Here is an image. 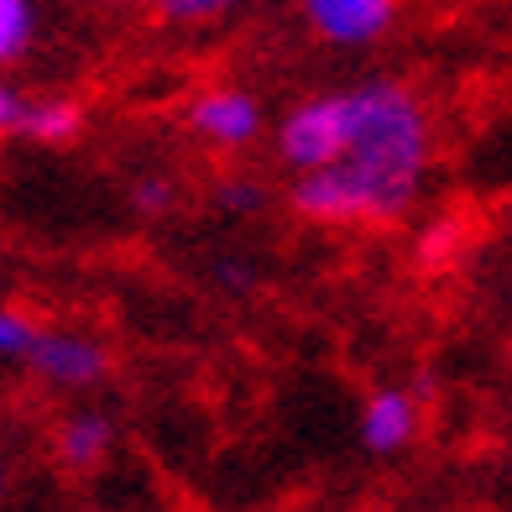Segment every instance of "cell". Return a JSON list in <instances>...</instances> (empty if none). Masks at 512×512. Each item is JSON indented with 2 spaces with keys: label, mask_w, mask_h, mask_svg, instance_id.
<instances>
[{
  "label": "cell",
  "mask_w": 512,
  "mask_h": 512,
  "mask_svg": "<svg viewBox=\"0 0 512 512\" xmlns=\"http://www.w3.org/2000/svg\"><path fill=\"white\" fill-rule=\"evenodd\" d=\"M42 345V324L21 309H0V361H32Z\"/></svg>",
  "instance_id": "10"
},
{
  "label": "cell",
  "mask_w": 512,
  "mask_h": 512,
  "mask_svg": "<svg viewBox=\"0 0 512 512\" xmlns=\"http://www.w3.org/2000/svg\"><path fill=\"white\" fill-rule=\"evenodd\" d=\"M21 115H27V100L0 79V131H21Z\"/></svg>",
  "instance_id": "13"
},
{
  "label": "cell",
  "mask_w": 512,
  "mask_h": 512,
  "mask_svg": "<svg viewBox=\"0 0 512 512\" xmlns=\"http://www.w3.org/2000/svg\"><path fill=\"white\" fill-rule=\"evenodd\" d=\"M105 345L95 335H79V330H42V345L32 356V371L53 387H95L105 377Z\"/></svg>",
  "instance_id": "4"
},
{
  "label": "cell",
  "mask_w": 512,
  "mask_h": 512,
  "mask_svg": "<svg viewBox=\"0 0 512 512\" xmlns=\"http://www.w3.org/2000/svg\"><path fill=\"white\" fill-rule=\"evenodd\" d=\"M32 32H37V11L27 0H0V68L32 48Z\"/></svg>",
  "instance_id": "9"
},
{
  "label": "cell",
  "mask_w": 512,
  "mask_h": 512,
  "mask_svg": "<svg viewBox=\"0 0 512 512\" xmlns=\"http://www.w3.org/2000/svg\"><path fill=\"white\" fill-rule=\"evenodd\" d=\"M168 183L162 178H142L136 183V209H142V215H162V209H168Z\"/></svg>",
  "instance_id": "11"
},
{
  "label": "cell",
  "mask_w": 512,
  "mask_h": 512,
  "mask_svg": "<svg viewBox=\"0 0 512 512\" xmlns=\"http://www.w3.org/2000/svg\"><path fill=\"white\" fill-rule=\"evenodd\" d=\"M304 16L324 42H335V48H361V42H377L392 27L398 6H392V0H309Z\"/></svg>",
  "instance_id": "5"
},
{
  "label": "cell",
  "mask_w": 512,
  "mask_h": 512,
  "mask_svg": "<svg viewBox=\"0 0 512 512\" xmlns=\"http://www.w3.org/2000/svg\"><path fill=\"white\" fill-rule=\"evenodd\" d=\"M413 434H418V403L408 392H398V387L371 392L361 408V445L371 455H392V450L413 445Z\"/></svg>",
  "instance_id": "6"
},
{
  "label": "cell",
  "mask_w": 512,
  "mask_h": 512,
  "mask_svg": "<svg viewBox=\"0 0 512 512\" xmlns=\"http://www.w3.org/2000/svg\"><path fill=\"white\" fill-rule=\"evenodd\" d=\"M110 445H115V424L100 408L68 413L63 429H58V455H63V465H74V471H95V465L110 455Z\"/></svg>",
  "instance_id": "7"
},
{
  "label": "cell",
  "mask_w": 512,
  "mask_h": 512,
  "mask_svg": "<svg viewBox=\"0 0 512 512\" xmlns=\"http://www.w3.org/2000/svg\"><path fill=\"white\" fill-rule=\"evenodd\" d=\"M225 204L230 209H251V204H262V189H256V183H246V178H236L225 189Z\"/></svg>",
  "instance_id": "14"
},
{
  "label": "cell",
  "mask_w": 512,
  "mask_h": 512,
  "mask_svg": "<svg viewBox=\"0 0 512 512\" xmlns=\"http://www.w3.org/2000/svg\"><path fill=\"white\" fill-rule=\"evenodd\" d=\"M351 142L324 173L293 183V209L314 225H392L424 189L434 136L429 110L398 79H366L345 89Z\"/></svg>",
  "instance_id": "1"
},
{
  "label": "cell",
  "mask_w": 512,
  "mask_h": 512,
  "mask_svg": "<svg viewBox=\"0 0 512 512\" xmlns=\"http://www.w3.org/2000/svg\"><path fill=\"white\" fill-rule=\"evenodd\" d=\"M189 126L209 147L236 152V147L256 142V131H262V105H256V95H246V89H236V84H215V89H199V95L189 100Z\"/></svg>",
  "instance_id": "3"
},
{
  "label": "cell",
  "mask_w": 512,
  "mask_h": 512,
  "mask_svg": "<svg viewBox=\"0 0 512 512\" xmlns=\"http://www.w3.org/2000/svg\"><path fill=\"white\" fill-rule=\"evenodd\" d=\"M0 492H6V460H0Z\"/></svg>",
  "instance_id": "15"
},
{
  "label": "cell",
  "mask_w": 512,
  "mask_h": 512,
  "mask_svg": "<svg viewBox=\"0 0 512 512\" xmlns=\"http://www.w3.org/2000/svg\"><path fill=\"white\" fill-rule=\"evenodd\" d=\"M162 16H168V21H204V16H220V6H215V0H168Z\"/></svg>",
  "instance_id": "12"
},
{
  "label": "cell",
  "mask_w": 512,
  "mask_h": 512,
  "mask_svg": "<svg viewBox=\"0 0 512 512\" xmlns=\"http://www.w3.org/2000/svg\"><path fill=\"white\" fill-rule=\"evenodd\" d=\"M79 131H84V105L79 100H27L21 136H32L42 147H68Z\"/></svg>",
  "instance_id": "8"
},
{
  "label": "cell",
  "mask_w": 512,
  "mask_h": 512,
  "mask_svg": "<svg viewBox=\"0 0 512 512\" xmlns=\"http://www.w3.org/2000/svg\"><path fill=\"white\" fill-rule=\"evenodd\" d=\"M345 142H351V100H345V89L293 105L283 115V126H277V152H283V162L298 178L335 168L345 157Z\"/></svg>",
  "instance_id": "2"
}]
</instances>
